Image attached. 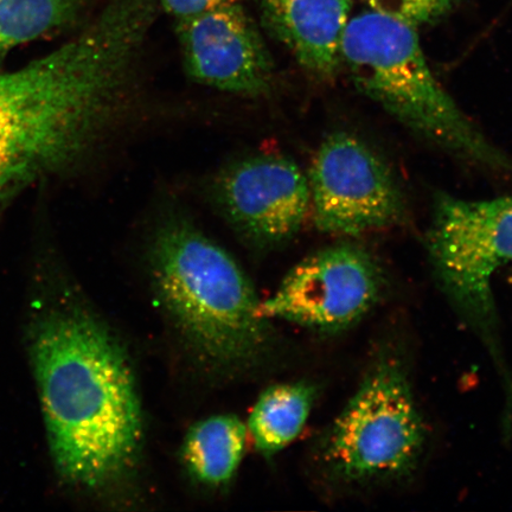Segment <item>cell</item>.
Instances as JSON below:
<instances>
[{
  "label": "cell",
  "instance_id": "1",
  "mask_svg": "<svg viewBox=\"0 0 512 512\" xmlns=\"http://www.w3.org/2000/svg\"><path fill=\"white\" fill-rule=\"evenodd\" d=\"M157 0H112L78 37L0 74V202L78 165L117 114Z\"/></svg>",
  "mask_w": 512,
  "mask_h": 512
},
{
  "label": "cell",
  "instance_id": "2",
  "mask_svg": "<svg viewBox=\"0 0 512 512\" xmlns=\"http://www.w3.org/2000/svg\"><path fill=\"white\" fill-rule=\"evenodd\" d=\"M30 355L60 477L99 490L130 475L142 451L143 413L117 339L81 307L61 306L32 326Z\"/></svg>",
  "mask_w": 512,
  "mask_h": 512
},
{
  "label": "cell",
  "instance_id": "3",
  "mask_svg": "<svg viewBox=\"0 0 512 512\" xmlns=\"http://www.w3.org/2000/svg\"><path fill=\"white\" fill-rule=\"evenodd\" d=\"M158 296L200 355L215 366H247L264 355L271 332L260 300L224 249L182 220L165 222L151 248Z\"/></svg>",
  "mask_w": 512,
  "mask_h": 512
},
{
  "label": "cell",
  "instance_id": "4",
  "mask_svg": "<svg viewBox=\"0 0 512 512\" xmlns=\"http://www.w3.org/2000/svg\"><path fill=\"white\" fill-rule=\"evenodd\" d=\"M415 28L373 10L349 19L341 61L356 87L432 143L486 168H509L434 78Z\"/></svg>",
  "mask_w": 512,
  "mask_h": 512
},
{
  "label": "cell",
  "instance_id": "5",
  "mask_svg": "<svg viewBox=\"0 0 512 512\" xmlns=\"http://www.w3.org/2000/svg\"><path fill=\"white\" fill-rule=\"evenodd\" d=\"M427 426L406 364L387 352L326 432L320 460L328 475L351 489L400 482L424 457Z\"/></svg>",
  "mask_w": 512,
  "mask_h": 512
},
{
  "label": "cell",
  "instance_id": "6",
  "mask_svg": "<svg viewBox=\"0 0 512 512\" xmlns=\"http://www.w3.org/2000/svg\"><path fill=\"white\" fill-rule=\"evenodd\" d=\"M427 249L447 298L504 369L492 283L512 264V196L471 202L441 195Z\"/></svg>",
  "mask_w": 512,
  "mask_h": 512
},
{
  "label": "cell",
  "instance_id": "7",
  "mask_svg": "<svg viewBox=\"0 0 512 512\" xmlns=\"http://www.w3.org/2000/svg\"><path fill=\"white\" fill-rule=\"evenodd\" d=\"M383 290V274L373 256L357 246H336L294 267L272 296L260 302L259 315L268 322L344 331L374 310Z\"/></svg>",
  "mask_w": 512,
  "mask_h": 512
},
{
  "label": "cell",
  "instance_id": "8",
  "mask_svg": "<svg viewBox=\"0 0 512 512\" xmlns=\"http://www.w3.org/2000/svg\"><path fill=\"white\" fill-rule=\"evenodd\" d=\"M315 223L324 233L356 236L398 223L405 201L392 172L354 136L332 134L309 178Z\"/></svg>",
  "mask_w": 512,
  "mask_h": 512
},
{
  "label": "cell",
  "instance_id": "9",
  "mask_svg": "<svg viewBox=\"0 0 512 512\" xmlns=\"http://www.w3.org/2000/svg\"><path fill=\"white\" fill-rule=\"evenodd\" d=\"M215 194L224 215L254 242L271 245L296 234L311 203L309 181L285 157L261 156L230 166Z\"/></svg>",
  "mask_w": 512,
  "mask_h": 512
},
{
  "label": "cell",
  "instance_id": "10",
  "mask_svg": "<svg viewBox=\"0 0 512 512\" xmlns=\"http://www.w3.org/2000/svg\"><path fill=\"white\" fill-rule=\"evenodd\" d=\"M177 31L191 79L234 94L270 91L271 56L241 4L177 22Z\"/></svg>",
  "mask_w": 512,
  "mask_h": 512
},
{
  "label": "cell",
  "instance_id": "11",
  "mask_svg": "<svg viewBox=\"0 0 512 512\" xmlns=\"http://www.w3.org/2000/svg\"><path fill=\"white\" fill-rule=\"evenodd\" d=\"M267 28L307 72L334 78L349 22V0H260Z\"/></svg>",
  "mask_w": 512,
  "mask_h": 512
},
{
  "label": "cell",
  "instance_id": "12",
  "mask_svg": "<svg viewBox=\"0 0 512 512\" xmlns=\"http://www.w3.org/2000/svg\"><path fill=\"white\" fill-rule=\"evenodd\" d=\"M247 425L235 415H215L198 421L185 435L182 458L197 482L227 484L235 476L246 450Z\"/></svg>",
  "mask_w": 512,
  "mask_h": 512
},
{
  "label": "cell",
  "instance_id": "13",
  "mask_svg": "<svg viewBox=\"0 0 512 512\" xmlns=\"http://www.w3.org/2000/svg\"><path fill=\"white\" fill-rule=\"evenodd\" d=\"M316 389L306 382L277 384L265 390L249 415L247 430L266 456L278 453L302 433Z\"/></svg>",
  "mask_w": 512,
  "mask_h": 512
},
{
  "label": "cell",
  "instance_id": "14",
  "mask_svg": "<svg viewBox=\"0 0 512 512\" xmlns=\"http://www.w3.org/2000/svg\"><path fill=\"white\" fill-rule=\"evenodd\" d=\"M80 0H0V61L9 51L69 24Z\"/></svg>",
  "mask_w": 512,
  "mask_h": 512
},
{
  "label": "cell",
  "instance_id": "15",
  "mask_svg": "<svg viewBox=\"0 0 512 512\" xmlns=\"http://www.w3.org/2000/svg\"><path fill=\"white\" fill-rule=\"evenodd\" d=\"M369 8L381 14L420 25L438 21L454 9L458 0H362Z\"/></svg>",
  "mask_w": 512,
  "mask_h": 512
},
{
  "label": "cell",
  "instance_id": "16",
  "mask_svg": "<svg viewBox=\"0 0 512 512\" xmlns=\"http://www.w3.org/2000/svg\"><path fill=\"white\" fill-rule=\"evenodd\" d=\"M177 22L188 21L224 6L241 4V0H158Z\"/></svg>",
  "mask_w": 512,
  "mask_h": 512
}]
</instances>
